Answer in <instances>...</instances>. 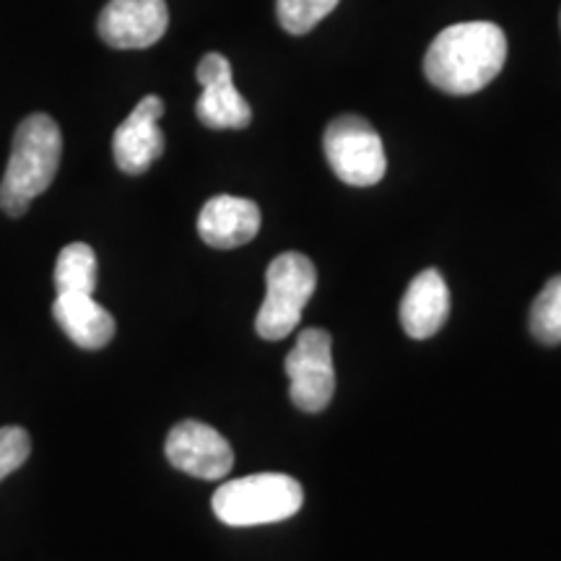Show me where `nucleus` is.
I'll return each mask as SVG.
<instances>
[{"mask_svg": "<svg viewBox=\"0 0 561 561\" xmlns=\"http://www.w3.org/2000/svg\"><path fill=\"white\" fill-rule=\"evenodd\" d=\"M507 60V37L491 21H466L439 32L426 50L424 73L445 94L466 96L489 87Z\"/></svg>", "mask_w": 561, "mask_h": 561, "instance_id": "1", "label": "nucleus"}, {"mask_svg": "<svg viewBox=\"0 0 561 561\" xmlns=\"http://www.w3.org/2000/svg\"><path fill=\"white\" fill-rule=\"evenodd\" d=\"M62 157V133L45 112L30 115L13 133V146L3 182H0V208L19 219L53 185Z\"/></svg>", "mask_w": 561, "mask_h": 561, "instance_id": "2", "label": "nucleus"}, {"mask_svg": "<svg viewBox=\"0 0 561 561\" xmlns=\"http://www.w3.org/2000/svg\"><path fill=\"white\" fill-rule=\"evenodd\" d=\"M305 502L301 483L286 473H255L221 483L210 507L224 525L250 528L289 520Z\"/></svg>", "mask_w": 561, "mask_h": 561, "instance_id": "3", "label": "nucleus"}, {"mask_svg": "<svg viewBox=\"0 0 561 561\" xmlns=\"http://www.w3.org/2000/svg\"><path fill=\"white\" fill-rule=\"evenodd\" d=\"M263 307L255 318V331L265 341H280L297 331L301 312L318 286V271L301 252H284L268 265Z\"/></svg>", "mask_w": 561, "mask_h": 561, "instance_id": "4", "label": "nucleus"}, {"mask_svg": "<svg viewBox=\"0 0 561 561\" xmlns=\"http://www.w3.org/2000/svg\"><path fill=\"white\" fill-rule=\"evenodd\" d=\"M325 159L341 182L351 187H371L385 178L388 159L380 133L359 115H341L328 125Z\"/></svg>", "mask_w": 561, "mask_h": 561, "instance_id": "5", "label": "nucleus"}, {"mask_svg": "<svg viewBox=\"0 0 561 561\" xmlns=\"http://www.w3.org/2000/svg\"><path fill=\"white\" fill-rule=\"evenodd\" d=\"M286 375H289V398L299 411H325L335 392L331 333L322 328L301 331L297 346L286 356Z\"/></svg>", "mask_w": 561, "mask_h": 561, "instance_id": "6", "label": "nucleus"}, {"mask_svg": "<svg viewBox=\"0 0 561 561\" xmlns=\"http://www.w3.org/2000/svg\"><path fill=\"white\" fill-rule=\"evenodd\" d=\"M164 453L178 471L203 481H219L234 466V453H231L229 442L214 426L195 419L180 421L174 426L167 437Z\"/></svg>", "mask_w": 561, "mask_h": 561, "instance_id": "7", "label": "nucleus"}, {"mask_svg": "<svg viewBox=\"0 0 561 561\" xmlns=\"http://www.w3.org/2000/svg\"><path fill=\"white\" fill-rule=\"evenodd\" d=\"M170 26L167 0H110L96 21L102 42L115 50H146Z\"/></svg>", "mask_w": 561, "mask_h": 561, "instance_id": "8", "label": "nucleus"}, {"mask_svg": "<svg viewBox=\"0 0 561 561\" xmlns=\"http://www.w3.org/2000/svg\"><path fill=\"white\" fill-rule=\"evenodd\" d=\"M198 83L203 94L195 102V115L206 128L214 130H242L252 121V110L231 81L229 60L219 53L203 55L198 62Z\"/></svg>", "mask_w": 561, "mask_h": 561, "instance_id": "9", "label": "nucleus"}, {"mask_svg": "<svg viewBox=\"0 0 561 561\" xmlns=\"http://www.w3.org/2000/svg\"><path fill=\"white\" fill-rule=\"evenodd\" d=\"M164 102L144 96L112 136V157L125 174H144L164 153V133L159 128Z\"/></svg>", "mask_w": 561, "mask_h": 561, "instance_id": "10", "label": "nucleus"}, {"mask_svg": "<svg viewBox=\"0 0 561 561\" xmlns=\"http://www.w3.org/2000/svg\"><path fill=\"white\" fill-rule=\"evenodd\" d=\"M261 231L257 203L237 195H216L203 206L198 216L201 240L216 250H234L255 240Z\"/></svg>", "mask_w": 561, "mask_h": 561, "instance_id": "11", "label": "nucleus"}, {"mask_svg": "<svg viewBox=\"0 0 561 561\" xmlns=\"http://www.w3.org/2000/svg\"><path fill=\"white\" fill-rule=\"evenodd\" d=\"M450 314V289L437 268L421 271L401 301V325L411 339H432Z\"/></svg>", "mask_w": 561, "mask_h": 561, "instance_id": "12", "label": "nucleus"}, {"mask_svg": "<svg viewBox=\"0 0 561 561\" xmlns=\"http://www.w3.org/2000/svg\"><path fill=\"white\" fill-rule=\"evenodd\" d=\"M53 318L76 346L96 351L115 339V318L91 294H58Z\"/></svg>", "mask_w": 561, "mask_h": 561, "instance_id": "13", "label": "nucleus"}, {"mask_svg": "<svg viewBox=\"0 0 561 561\" xmlns=\"http://www.w3.org/2000/svg\"><path fill=\"white\" fill-rule=\"evenodd\" d=\"M96 255L89 244L73 242L60 250L55 263V289L58 294H94L96 289Z\"/></svg>", "mask_w": 561, "mask_h": 561, "instance_id": "14", "label": "nucleus"}, {"mask_svg": "<svg viewBox=\"0 0 561 561\" xmlns=\"http://www.w3.org/2000/svg\"><path fill=\"white\" fill-rule=\"evenodd\" d=\"M533 339L543 346H559L561 343V276L546 280V286L538 294L530 307L528 318Z\"/></svg>", "mask_w": 561, "mask_h": 561, "instance_id": "15", "label": "nucleus"}, {"mask_svg": "<svg viewBox=\"0 0 561 561\" xmlns=\"http://www.w3.org/2000/svg\"><path fill=\"white\" fill-rule=\"evenodd\" d=\"M339 0H276L280 26L289 34H307L331 13Z\"/></svg>", "mask_w": 561, "mask_h": 561, "instance_id": "16", "label": "nucleus"}, {"mask_svg": "<svg viewBox=\"0 0 561 561\" xmlns=\"http://www.w3.org/2000/svg\"><path fill=\"white\" fill-rule=\"evenodd\" d=\"M32 453L30 432L21 426H0V481L24 466Z\"/></svg>", "mask_w": 561, "mask_h": 561, "instance_id": "17", "label": "nucleus"}]
</instances>
